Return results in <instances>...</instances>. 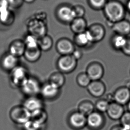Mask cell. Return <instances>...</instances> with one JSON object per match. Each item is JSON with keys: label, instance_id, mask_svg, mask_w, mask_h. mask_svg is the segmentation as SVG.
<instances>
[{"label": "cell", "instance_id": "cell-37", "mask_svg": "<svg viewBox=\"0 0 130 130\" xmlns=\"http://www.w3.org/2000/svg\"><path fill=\"white\" fill-rule=\"evenodd\" d=\"M72 55L77 61H78L80 59H81L83 54L82 51L81 50H80L79 49H75Z\"/></svg>", "mask_w": 130, "mask_h": 130}, {"label": "cell", "instance_id": "cell-30", "mask_svg": "<svg viewBox=\"0 0 130 130\" xmlns=\"http://www.w3.org/2000/svg\"><path fill=\"white\" fill-rule=\"evenodd\" d=\"M77 82L78 85L82 87H87L91 80L86 72L81 73L77 77Z\"/></svg>", "mask_w": 130, "mask_h": 130}, {"label": "cell", "instance_id": "cell-12", "mask_svg": "<svg viewBox=\"0 0 130 130\" xmlns=\"http://www.w3.org/2000/svg\"><path fill=\"white\" fill-rule=\"evenodd\" d=\"M60 89L59 87L48 82L42 85L40 94L45 99L54 100L59 95Z\"/></svg>", "mask_w": 130, "mask_h": 130}, {"label": "cell", "instance_id": "cell-6", "mask_svg": "<svg viewBox=\"0 0 130 130\" xmlns=\"http://www.w3.org/2000/svg\"><path fill=\"white\" fill-rule=\"evenodd\" d=\"M55 14L58 20L63 23H71L76 15L73 7L67 5L59 6L56 9Z\"/></svg>", "mask_w": 130, "mask_h": 130}, {"label": "cell", "instance_id": "cell-5", "mask_svg": "<svg viewBox=\"0 0 130 130\" xmlns=\"http://www.w3.org/2000/svg\"><path fill=\"white\" fill-rule=\"evenodd\" d=\"M10 72V83L13 87H20L22 83L29 76L27 69L22 66L18 65Z\"/></svg>", "mask_w": 130, "mask_h": 130}, {"label": "cell", "instance_id": "cell-20", "mask_svg": "<svg viewBox=\"0 0 130 130\" xmlns=\"http://www.w3.org/2000/svg\"><path fill=\"white\" fill-rule=\"evenodd\" d=\"M112 29L116 34L126 37L130 34V22L123 19L112 24Z\"/></svg>", "mask_w": 130, "mask_h": 130}, {"label": "cell", "instance_id": "cell-31", "mask_svg": "<svg viewBox=\"0 0 130 130\" xmlns=\"http://www.w3.org/2000/svg\"><path fill=\"white\" fill-rule=\"evenodd\" d=\"M110 103L107 99H100L95 104V107L98 111L101 113L107 112Z\"/></svg>", "mask_w": 130, "mask_h": 130}, {"label": "cell", "instance_id": "cell-3", "mask_svg": "<svg viewBox=\"0 0 130 130\" xmlns=\"http://www.w3.org/2000/svg\"><path fill=\"white\" fill-rule=\"evenodd\" d=\"M41 87L37 78L28 76L22 83L20 88L23 93L28 97L38 96L40 94Z\"/></svg>", "mask_w": 130, "mask_h": 130}, {"label": "cell", "instance_id": "cell-32", "mask_svg": "<svg viewBox=\"0 0 130 130\" xmlns=\"http://www.w3.org/2000/svg\"><path fill=\"white\" fill-rule=\"evenodd\" d=\"M88 2L93 9L99 10L103 9L108 0H88Z\"/></svg>", "mask_w": 130, "mask_h": 130}, {"label": "cell", "instance_id": "cell-29", "mask_svg": "<svg viewBox=\"0 0 130 130\" xmlns=\"http://www.w3.org/2000/svg\"><path fill=\"white\" fill-rule=\"evenodd\" d=\"M38 39L36 37L29 34L27 35L23 41L26 48H35L38 47Z\"/></svg>", "mask_w": 130, "mask_h": 130}, {"label": "cell", "instance_id": "cell-4", "mask_svg": "<svg viewBox=\"0 0 130 130\" xmlns=\"http://www.w3.org/2000/svg\"><path fill=\"white\" fill-rule=\"evenodd\" d=\"M78 61L72 55H62L58 60L57 65L59 71L62 73H70L75 69Z\"/></svg>", "mask_w": 130, "mask_h": 130}, {"label": "cell", "instance_id": "cell-35", "mask_svg": "<svg viewBox=\"0 0 130 130\" xmlns=\"http://www.w3.org/2000/svg\"><path fill=\"white\" fill-rule=\"evenodd\" d=\"M76 18H83L85 14V9L83 6L77 5L73 7Z\"/></svg>", "mask_w": 130, "mask_h": 130}, {"label": "cell", "instance_id": "cell-28", "mask_svg": "<svg viewBox=\"0 0 130 130\" xmlns=\"http://www.w3.org/2000/svg\"><path fill=\"white\" fill-rule=\"evenodd\" d=\"M127 39L126 37L115 34L111 39V44L114 49L122 51L126 44Z\"/></svg>", "mask_w": 130, "mask_h": 130}, {"label": "cell", "instance_id": "cell-10", "mask_svg": "<svg viewBox=\"0 0 130 130\" xmlns=\"http://www.w3.org/2000/svg\"><path fill=\"white\" fill-rule=\"evenodd\" d=\"M56 49L59 54L62 55H71L75 50V44L71 40L67 38H62L58 41Z\"/></svg>", "mask_w": 130, "mask_h": 130}, {"label": "cell", "instance_id": "cell-26", "mask_svg": "<svg viewBox=\"0 0 130 130\" xmlns=\"http://www.w3.org/2000/svg\"><path fill=\"white\" fill-rule=\"evenodd\" d=\"M95 106L91 102L85 100L80 103L78 107V111L86 116L94 112Z\"/></svg>", "mask_w": 130, "mask_h": 130}, {"label": "cell", "instance_id": "cell-41", "mask_svg": "<svg viewBox=\"0 0 130 130\" xmlns=\"http://www.w3.org/2000/svg\"><path fill=\"white\" fill-rule=\"evenodd\" d=\"M127 104V108H128V110H129V111L130 112V100Z\"/></svg>", "mask_w": 130, "mask_h": 130}, {"label": "cell", "instance_id": "cell-9", "mask_svg": "<svg viewBox=\"0 0 130 130\" xmlns=\"http://www.w3.org/2000/svg\"><path fill=\"white\" fill-rule=\"evenodd\" d=\"M87 117L78 111L71 113L68 117V123L71 127L80 130L87 125Z\"/></svg>", "mask_w": 130, "mask_h": 130}, {"label": "cell", "instance_id": "cell-24", "mask_svg": "<svg viewBox=\"0 0 130 130\" xmlns=\"http://www.w3.org/2000/svg\"><path fill=\"white\" fill-rule=\"evenodd\" d=\"M42 51L39 47L26 48L23 56L27 61L31 63H34L40 59L42 55Z\"/></svg>", "mask_w": 130, "mask_h": 130}, {"label": "cell", "instance_id": "cell-38", "mask_svg": "<svg viewBox=\"0 0 130 130\" xmlns=\"http://www.w3.org/2000/svg\"><path fill=\"white\" fill-rule=\"evenodd\" d=\"M110 130H127L126 128H124L123 126L121 125H116L113 126Z\"/></svg>", "mask_w": 130, "mask_h": 130}, {"label": "cell", "instance_id": "cell-1", "mask_svg": "<svg viewBox=\"0 0 130 130\" xmlns=\"http://www.w3.org/2000/svg\"><path fill=\"white\" fill-rule=\"evenodd\" d=\"M107 19L112 24L124 19L126 9L117 0L108 1L103 9Z\"/></svg>", "mask_w": 130, "mask_h": 130}, {"label": "cell", "instance_id": "cell-27", "mask_svg": "<svg viewBox=\"0 0 130 130\" xmlns=\"http://www.w3.org/2000/svg\"><path fill=\"white\" fill-rule=\"evenodd\" d=\"M53 45V41L51 36L46 35L39 38L38 47L43 51H50Z\"/></svg>", "mask_w": 130, "mask_h": 130}, {"label": "cell", "instance_id": "cell-42", "mask_svg": "<svg viewBox=\"0 0 130 130\" xmlns=\"http://www.w3.org/2000/svg\"><path fill=\"white\" fill-rule=\"evenodd\" d=\"M129 89H130V88H129Z\"/></svg>", "mask_w": 130, "mask_h": 130}, {"label": "cell", "instance_id": "cell-22", "mask_svg": "<svg viewBox=\"0 0 130 130\" xmlns=\"http://www.w3.org/2000/svg\"><path fill=\"white\" fill-rule=\"evenodd\" d=\"M75 45L79 47H83L92 43V38L87 30L84 32L75 35L74 38Z\"/></svg>", "mask_w": 130, "mask_h": 130}, {"label": "cell", "instance_id": "cell-7", "mask_svg": "<svg viewBox=\"0 0 130 130\" xmlns=\"http://www.w3.org/2000/svg\"><path fill=\"white\" fill-rule=\"evenodd\" d=\"M29 34L39 38L47 35V28L45 24L38 19L31 20L28 24Z\"/></svg>", "mask_w": 130, "mask_h": 130}, {"label": "cell", "instance_id": "cell-13", "mask_svg": "<svg viewBox=\"0 0 130 130\" xmlns=\"http://www.w3.org/2000/svg\"><path fill=\"white\" fill-rule=\"evenodd\" d=\"M87 30L91 37L92 43H96L101 41L106 35L104 27L100 24H93Z\"/></svg>", "mask_w": 130, "mask_h": 130}, {"label": "cell", "instance_id": "cell-34", "mask_svg": "<svg viewBox=\"0 0 130 130\" xmlns=\"http://www.w3.org/2000/svg\"><path fill=\"white\" fill-rule=\"evenodd\" d=\"M121 125L127 130H130V112H125L119 119Z\"/></svg>", "mask_w": 130, "mask_h": 130}, {"label": "cell", "instance_id": "cell-40", "mask_svg": "<svg viewBox=\"0 0 130 130\" xmlns=\"http://www.w3.org/2000/svg\"><path fill=\"white\" fill-rule=\"evenodd\" d=\"M24 2H26L27 3L30 4L32 2H34L35 0H23Z\"/></svg>", "mask_w": 130, "mask_h": 130}, {"label": "cell", "instance_id": "cell-33", "mask_svg": "<svg viewBox=\"0 0 130 130\" xmlns=\"http://www.w3.org/2000/svg\"><path fill=\"white\" fill-rule=\"evenodd\" d=\"M23 130H42L43 126L39 124L30 119L29 121L22 125Z\"/></svg>", "mask_w": 130, "mask_h": 130}, {"label": "cell", "instance_id": "cell-18", "mask_svg": "<svg viewBox=\"0 0 130 130\" xmlns=\"http://www.w3.org/2000/svg\"><path fill=\"white\" fill-rule=\"evenodd\" d=\"M124 109L123 105L112 102L110 103L107 113L109 117L115 120L120 119L124 113Z\"/></svg>", "mask_w": 130, "mask_h": 130}, {"label": "cell", "instance_id": "cell-16", "mask_svg": "<svg viewBox=\"0 0 130 130\" xmlns=\"http://www.w3.org/2000/svg\"><path fill=\"white\" fill-rule=\"evenodd\" d=\"M89 93L94 97H101L105 94L106 88L101 80L91 81L87 87Z\"/></svg>", "mask_w": 130, "mask_h": 130}, {"label": "cell", "instance_id": "cell-11", "mask_svg": "<svg viewBox=\"0 0 130 130\" xmlns=\"http://www.w3.org/2000/svg\"><path fill=\"white\" fill-rule=\"evenodd\" d=\"M86 73L91 81L100 80L104 75V69L101 63L93 62L88 66Z\"/></svg>", "mask_w": 130, "mask_h": 130}, {"label": "cell", "instance_id": "cell-15", "mask_svg": "<svg viewBox=\"0 0 130 130\" xmlns=\"http://www.w3.org/2000/svg\"><path fill=\"white\" fill-rule=\"evenodd\" d=\"M22 105L31 113L40 109L43 108V102L38 96H28L24 100Z\"/></svg>", "mask_w": 130, "mask_h": 130}, {"label": "cell", "instance_id": "cell-19", "mask_svg": "<svg viewBox=\"0 0 130 130\" xmlns=\"http://www.w3.org/2000/svg\"><path fill=\"white\" fill-rule=\"evenodd\" d=\"M26 46L23 41L15 40L11 42L9 48V53L19 58L23 56Z\"/></svg>", "mask_w": 130, "mask_h": 130}, {"label": "cell", "instance_id": "cell-2", "mask_svg": "<svg viewBox=\"0 0 130 130\" xmlns=\"http://www.w3.org/2000/svg\"><path fill=\"white\" fill-rule=\"evenodd\" d=\"M9 117L14 123L23 125L31 119V112L23 105H18L11 109Z\"/></svg>", "mask_w": 130, "mask_h": 130}, {"label": "cell", "instance_id": "cell-39", "mask_svg": "<svg viewBox=\"0 0 130 130\" xmlns=\"http://www.w3.org/2000/svg\"><path fill=\"white\" fill-rule=\"evenodd\" d=\"M125 7H126V9L130 13V0H128L127 1L126 6Z\"/></svg>", "mask_w": 130, "mask_h": 130}, {"label": "cell", "instance_id": "cell-21", "mask_svg": "<svg viewBox=\"0 0 130 130\" xmlns=\"http://www.w3.org/2000/svg\"><path fill=\"white\" fill-rule=\"evenodd\" d=\"M70 28L75 35L84 32L88 29L87 21L84 18H76L70 23Z\"/></svg>", "mask_w": 130, "mask_h": 130}, {"label": "cell", "instance_id": "cell-36", "mask_svg": "<svg viewBox=\"0 0 130 130\" xmlns=\"http://www.w3.org/2000/svg\"><path fill=\"white\" fill-rule=\"evenodd\" d=\"M122 51L125 55L130 56V38H127L126 44Z\"/></svg>", "mask_w": 130, "mask_h": 130}, {"label": "cell", "instance_id": "cell-17", "mask_svg": "<svg viewBox=\"0 0 130 130\" xmlns=\"http://www.w3.org/2000/svg\"><path fill=\"white\" fill-rule=\"evenodd\" d=\"M114 102L122 105L127 104L130 100V90L126 87L117 89L113 94Z\"/></svg>", "mask_w": 130, "mask_h": 130}, {"label": "cell", "instance_id": "cell-23", "mask_svg": "<svg viewBox=\"0 0 130 130\" xmlns=\"http://www.w3.org/2000/svg\"><path fill=\"white\" fill-rule=\"evenodd\" d=\"M48 119L47 113L44 108L34 111L31 113V119L35 123L44 126Z\"/></svg>", "mask_w": 130, "mask_h": 130}, {"label": "cell", "instance_id": "cell-8", "mask_svg": "<svg viewBox=\"0 0 130 130\" xmlns=\"http://www.w3.org/2000/svg\"><path fill=\"white\" fill-rule=\"evenodd\" d=\"M105 118L103 114L99 111H94L87 117V125L91 130H99L105 124Z\"/></svg>", "mask_w": 130, "mask_h": 130}, {"label": "cell", "instance_id": "cell-14", "mask_svg": "<svg viewBox=\"0 0 130 130\" xmlns=\"http://www.w3.org/2000/svg\"><path fill=\"white\" fill-rule=\"evenodd\" d=\"M18 58L9 53L3 55L0 60V65L5 71L10 72L18 65Z\"/></svg>", "mask_w": 130, "mask_h": 130}, {"label": "cell", "instance_id": "cell-25", "mask_svg": "<svg viewBox=\"0 0 130 130\" xmlns=\"http://www.w3.org/2000/svg\"><path fill=\"white\" fill-rule=\"evenodd\" d=\"M66 78L63 73L60 71L53 73L49 77V82L61 88L65 84Z\"/></svg>", "mask_w": 130, "mask_h": 130}]
</instances>
